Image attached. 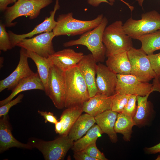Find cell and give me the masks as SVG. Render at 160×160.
Masks as SVG:
<instances>
[{
  "mask_svg": "<svg viewBox=\"0 0 160 160\" xmlns=\"http://www.w3.org/2000/svg\"><path fill=\"white\" fill-rule=\"evenodd\" d=\"M65 107L82 106L90 97L87 86L78 67L65 72Z\"/></svg>",
  "mask_w": 160,
  "mask_h": 160,
  "instance_id": "cell-1",
  "label": "cell"
},
{
  "mask_svg": "<svg viewBox=\"0 0 160 160\" xmlns=\"http://www.w3.org/2000/svg\"><path fill=\"white\" fill-rule=\"evenodd\" d=\"M123 25L121 20H117L105 27L103 36L105 57L128 52L133 47L132 39L125 32Z\"/></svg>",
  "mask_w": 160,
  "mask_h": 160,
  "instance_id": "cell-2",
  "label": "cell"
},
{
  "mask_svg": "<svg viewBox=\"0 0 160 160\" xmlns=\"http://www.w3.org/2000/svg\"><path fill=\"white\" fill-rule=\"evenodd\" d=\"M108 20L104 17L100 23L96 27L82 34L78 39L66 42L63 44L65 47L82 45L87 47L97 62H102L105 57V48L103 42L104 31Z\"/></svg>",
  "mask_w": 160,
  "mask_h": 160,
  "instance_id": "cell-3",
  "label": "cell"
},
{
  "mask_svg": "<svg viewBox=\"0 0 160 160\" xmlns=\"http://www.w3.org/2000/svg\"><path fill=\"white\" fill-rule=\"evenodd\" d=\"M104 17L100 14L93 20H84L74 18L72 12L61 14L57 18L52 31L55 36L82 34L99 25Z\"/></svg>",
  "mask_w": 160,
  "mask_h": 160,
  "instance_id": "cell-4",
  "label": "cell"
},
{
  "mask_svg": "<svg viewBox=\"0 0 160 160\" xmlns=\"http://www.w3.org/2000/svg\"><path fill=\"white\" fill-rule=\"evenodd\" d=\"M74 141L68 135H61L50 141H45L36 138H30L27 143L38 149L46 160H63Z\"/></svg>",
  "mask_w": 160,
  "mask_h": 160,
  "instance_id": "cell-5",
  "label": "cell"
},
{
  "mask_svg": "<svg viewBox=\"0 0 160 160\" xmlns=\"http://www.w3.org/2000/svg\"><path fill=\"white\" fill-rule=\"evenodd\" d=\"M126 33L131 38L137 39L143 35L160 30V14L153 10L141 14L139 20L129 18L123 25Z\"/></svg>",
  "mask_w": 160,
  "mask_h": 160,
  "instance_id": "cell-6",
  "label": "cell"
},
{
  "mask_svg": "<svg viewBox=\"0 0 160 160\" xmlns=\"http://www.w3.org/2000/svg\"><path fill=\"white\" fill-rule=\"evenodd\" d=\"M52 2V0H17L5 10V24L8 27L14 26L17 23H12V22L22 16H28L31 20L34 19L39 15L41 9Z\"/></svg>",
  "mask_w": 160,
  "mask_h": 160,
  "instance_id": "cell-7",
  "label": "cell"
},
{
  "mask_svg": "<svg viewBox=\"0 0 160 160\" xmlns=\"http://www.w3.org/2000/svg\"><path fill=\"white\" fill-rule=\"evenodd\" d=\"M127 53L131 65V74L145 82L156 77L148 55L141 49L133 47Z\"/></svg>",
  "mask_w": 160,
  "mask_h": 160,
  "instance_id": "cell-8",
  "label": "cell"
},
{
  "mask_svg": "<svg viewBox=\"0 0 160 160\" xmlns=\"http://www.w3.org/2000/svg\"><path fill=\"white\" fill-rule=\"evenodd\" d=\"M48 92L46 95L58 109L65 107V72L52 65L49 74Z\"/></svg>",
  "mask_w": 160,
  "mask_h": 160,
  "instance_id": "cell-9",
  "label": "cell"
},
{
  "mask_svg": "<svg viewBox=\"0 0 160 160\" xmlns=\"http://www.w3.org/2000/svg\"><path fill=\"white\" fill-rule=\"evenodd\" d=\"M117 76L115 93L144 96L153 92L152 84L141 81L131 74Z\"/></svg>",
  "mask_w": 160,
  "mask_h": 160,
  "instance_id": "cell-10",
  "label": "cell"
},
{
  "mask_svg": "<svg viewBox=\"0 0 160 160\" xmlns=\"http://www.w3.org/2000/svg\"><path fill=\"white\" fill-rule=\"evenodd\" d=\"M55 36L52 31L44 32L29 39H24L17 46L48 58L55 51L52 40Z\"/></svg>",
  "mask_w": 160,
  "mask_h": 160,
  "instance_id": "cell-11",
  "label": "cell"
},
{
  "mask_svg": "<svg viewBox=\"0 0 160 160\" xmlns=\"http://www.w3.org/2000/svg\"><path fill=\"white\" fill-rule=\"evenodd\" d=\"M20 59L15 70L8 76L0 81V92L7 89L12 90L23 79L34 74L29 66L27 50L21 48Z\"/></svg>",
  "mask_w": 160,
  "mask_h": 160,
  "instance_id": "cell-12",
  "label": "cell"
},
{
  "mask_svg": "<svg viewBox=\"0 0 160 160\" xmlns=\"http://www.w3.org/2000/svg\"><path fill=\"white\" fill-rule=\"evenodd\" d=\"M117 81V74L107 65L99 62L97 64L96 84L98 93L108 97L115 94Z\"/></svg>",
  "mask_w": 160,
  "mask_h": 160,
  "instance_id": "cell-13",
  "label": "cell"
},
{
  "mask_svg": "<svg viewBox=\"0 0 160 160\" xmlns=\"http://www.w3.org/2000/svg\"><path fill=\"white\" fill-rule=\"evenodd\" d=\"M60 6L59 0H56L53 10L50 12V16L46 17L44 20L36 26L31 31L25 34H17L9 31V35L12 48L16 46L17 44L24 39L32 37L36 34L42 32L52 31L55 27L57 21L55 20V15L57 11L59 9Z\"/></svg>",
  "mask_w": 160,
  "mask_h": 160,
  "instance_id": "cell-14",
  "label": "cell"
},
{
  "mask_svg": "<svg viewBox=\"0 0 160 160\" xmlns=\"http://www.w3.org/2000/svg\"><path fill=\"white\" fill-rule=\"evenodd\" d=\"M97 63L91 54L84 55L77 65L87 86L90 97L98 92L96 84Z\"/></svg>",
  "mask_w": 160,
  "mask_h": 160,
  "instance_id": "cell-15",
  "label": "cell"
},
{
  "mask_svg": "<svg viewBox=\"0 0 160 160\" xmlns=\"http://www.w3.org/2000/svg\"><path fill=\"white\" fill-rule=\"evenodd\" d=\"M84 55L82 52L67 48L55 52L48 58L53 65L65 72L77 66Z\"/></svg>",
  "mask_w": 160,
  "mask_h": 160,
  "instance_id": "cell-16",
  "label": "cell"
},
{
  "mask_svg": "<svg viewBox=\"0 0 160 160\" xmlns=\"http://www.w3.org/2000/svg\"><path fill=\"white\" fill-rule=\"evenodd\" d=\"M13 147L30 150L33 148L30 144L22 143L13 137L7 114L0 117V152L2 153Z\"/></svg>",
  "mask_w": 160,
  "mask_h": 160,
  "instance_id": "cell-17",
  "label": "cell"
},
{
  "mask_svg": "<svg viewBox=\"0 0 160 160\" xmlns=\"http://www.w3.org/2000/svg\"><path fill=\"white\" fill-rule=\"evenodd\" d=\"M150 93L142 96L137 95V110L133 119L135 126H145L153 119L155 115L153 107L148 100Z\"/></svg>",
  "mask_w": 160,
  "mask_h": 160,
  "instance_id": "cell-18",
  "label": "cell"
},
{
  "mask_svg": "<svg viewBox=\"0 0 160 160\" xmlns=\"http://www.w3.org/2000/svg\"><path fill=\"white\" fill-rule=\"evenodd\" d=\"M38 89L45 91V88L38 73L21 80L12 90V93L5 99L0 101V106L3 105L12 100L17 95L23 91Z\"/></svg>",
  "mask_w": 160,
  "mask_h": 160,
  "instance_id": "cell-19",
  "label": "cell"
},
{
  "mask_svg": "<svg viewBox=\"0 0 160 160\" xmlns=\"http://www.w3.org/2000/svg\"><path fill=\"white\" fill-rule=\"evenodd\" d=\"M112 96L97 93L84 103L83 112L95 117L106 110L111 109Z\"/></svg>",
  "mask_w": 160,
  "mask_h": 160,
  "instance_id": "cell-20",
  "label": "cell"
},
{
  "mask_svg": "<svg viewBox=\"0 0 160 160\" xmlns=\"http://www.w3.org/2000/svg\"><path fill=\"white\" fill-rule=\"evenodd\" d=\"M118 113L111 110H106L95 117L96 123L103 133L107 134L111 141L116 143L118 141L114 125Z\"/></svg>",
  "mask_w": 160,
  "mask_h": 160,
  "instance_id": "cell-21",
  "label": "cell"
},
{
  "mask_svg": "<svg viewBox=\"0 0 160 160\" xmlns=\"http://www.w3.org/2000/svg\"><path fill=\"white\" fill-rule=\"evenodd\" d=\"M127 52L120 53L108 57L107 66L116 74H131V67Z\"/></svg>",
  "mask_w": 160,
  "mask_h": 160,
  "instance_id": "cell-22",
  "label": "cell"
},
{
  "mask_svg": "<svg viewBox=\"0 0 160 160\" xmlns=\"http://www.w3.org/2000/svg\"><path fill=\"white\" fill-rule=\"evenodd\" d=\"M95 117L86 113L81 114L71 129L68 135L73 141L81 137L95 124Z\"/></svg>",
  "mask_w": 160,
  "mask_h": 160,
  "instance_id": "cell-23",
  "label": "cell"
},
{
  "mask_svg": "<svg viewBox=\"0 0 160 160\" xmlns=\"http://www.w3.org/2000/svg\"><path fill=\"white\" fill-rule=\"evenodd\" d=\"M27 52L28 58L31 59L36 65L38 73L44 86L46 95L48 90L50 71L52 65L48 58L41 56L31 51L27 50Z\"/></svg>",
  "mask_w": 160,
  "mask_h": 160,
  "instance_id": "cell-24",
  "label": "cell"
},
{
  "mask_svg": "<svg viewBox=\"0 0 160 160\" xmlns=\"http://www.w3.org/2000/svg\"><path fill=\"white\" fill-rule=\"evenodd\" d=\"M83 112L82 106L67 108L62 112L60 119L63 131L61 135H68L71 127Z\"/></svg>",
  "mask_w": 160,
  "mask_h": 160,
  "instance_id": "cell-25",
  "label": "cell"
},
{
  "mask_svg": "<svg viewBox=\"0 0 160 160\" xmlns=\"http://www.w3.org/2000/svg\"><path fill=\"white\" fill-rule=\"evenodd\" d=\"M103 133L100 127L97 124H94L85 135L74 142L72 149L73 151L84 150L92 143L96 141L97 138Z\"/></svg>",
  "mask_w": 160,
  "mask_h": 160,
  "instance_id": "cell-26",
  "label": "cell"
},
{
  "mask_svg": "<svg viewBox=\"0 0 160 160\" xmlns=\"http://www.w3.org/2000/svg\"><path fill=\"white\" fill-rule=\"evenodd\" d=\"M135 126L133 119L121 113H118L114 129L116 133L123 135L124 140L129 141L132 132V128Z\"/></svg>",
  "mask_w": 160,
  "mask_h": 160,
  "instance_id": "cell-27",
  "label": "cell"
},
{
  "mask_svg": "<svg viewBox=\"0 0 160 160\" xmlns=\"http://www.w3.org/2000/svg\"><path fill=\"white\" fill-rule=\"evenodd\" d=\"M141 43V49L148 55L160 50V30L138 38Z\"/></svg>",
  "mask_w": 160,
  "mask_h": 160,
  "instance_id": "cell-28",
  "label": "cell"
},
{
  "mask_svg": "<svg viewBox=\"0 0 160 160\" xmlns=\"http://www.w3.org/2000/svg\"><path fill=\"white\" fill-rule=\"evenodd\" d=\"M130 95L116 93L112 96L111 110L121 113L126 105Z\"/></svg>",
  "mask_w": 160,
  "mask_h": 160,
  "instance_id": "cell-29",
  "label": "cell"
},
{
  "mask_svg": "<svg viewBox=\"0 0 160 160\" xmlns=\"http://www.w3.org/2000/svg\"><path fill=\"white\" fill-rule=\"evenodd\" d=\"M5 24H0V49L6 52L12 49L9 35L6 30Z\"/></svg>",
  "mask_w": 160,
  "mask_h": 160,
  "instance_id": "cell-30",
  "label": "cell"
},
{
  "mask_svg": "<svg viewBox=\"0 0 160 160\" xmlns=\"http://www.w3.org/2000/svg\"><path fill=\"white\" fill-rule=\"evenodd\" d=\"M136 95H130L127 103L121 113L133 119L136 113L137 108Z\"/></svg>",
  "mask_w": 160,
  "mask_h": 160,
  "instance_id": "cell-31",
  "label": "cell"
},
{
  "mask_svg": "<svg viewBox=\"0 0 160 160\" xmlns=\"http://www.w3.org/2000/svg\"><path fill=\"white\" fill-rule=\"evenodd\" d=\"M96 142L95 141L88 146L84 150L82 151L89 156L97 160H107L104 154L97 148Z\"/></svg>",
  "mask_w": 160,
  "mask_h": 160,
  "instance_id": "cell-32",
  "label": "cell"
},
{
  "mask_svg": "<svg viewBox=\"0 0 160 160\" xmlns=\"http://www.w3.org/2000/svg\"><path fill=\"white\" fill-rule=\"evenodd\" d=\"M23 97V94H20L15 99L12 100L5 104L1 106L0 107V117L8 114L9 110L11 108L17 103H20L22 101V100Z\"/></svg>",
  "mask_w": 160,
  "mask_h": 160,
  "instance_id": "cell-33",
  "label": "cell"
},
{
  "mask_svg": "<svg viewBox=\"0 0 160 160\" xmlns=\"http://www.w3.org/2000/svg\"><path fill=\"white\" fill-rule=\"evenodd\" d=\"M156 77L160 76V52L148 55Z\"/></svg>",
  "mask_w": 160,
  "mask_h": 160,
  "instance_id": "cell-34",
  "label": "cell"
},
{
  "mask_svg": "<svg viewBox=\"0 0 160 160\" xmlns=\"http://www.w3.org/2000/svg\"><path fill=\"white\" fill-rule=\"evenodd\" d=\"M125 4L129 9L131 12L134 10V7L130 5L128 3L124 0H119ZM87 3L91 5L97 7L102 2H105L111 6H112L115 2V0H87Z\"/></svg>",
  "mask_w": 160,
  "mask_h": 160,
  "instance_id": "cell-35",
  "label": "cell"
},
{
  "mask_svg": "<svg viewBox=\"0 0 160 160\" xmlns=\"http://www.w3.org/2000/svg\"><path fill=\"white\" fill-rule=\"evenodd\" d=\"M38 112L44 119L45 123L48 122L55 124L58 121L56 117L54 115L53 113L51 112L38 110Z\"/></svg>",
  "mask_w": 160,
  "mask_h": 160,
  "instance_id": "cell-36",
  "label": "cell"
},
{
  "mask_svg": "<svg viewBox=\"0 0 160 160\" xmlns=\"http://www.w3.org/2000/svg\"><path fill=\"white\" fill-rule=\"evenodd\" d=\"M73 157L76 160H97L96 159L92 157L83 151H73Z\"/></svg>",
  "mask_w": 160,
  "mask_h": 160,
  "instance_id": "cell-37",
  "label": "cell"
},
{
  "mask_svg": "<svg viewBox=\"0 0 160 160\" xmlns=\"http://www.w3.org/2000/svg\"><path fill=\"white\" fill-rule=\"evenodd\" d=\"M145 150L147 154H149L160 153V142L153 146L145 148Z\"/></svg>",
  "mask_w": 160,
  "mask_h": 160,
  "instance_id": "cell-38",
  "label": "cell"
},
{
  "mask_svg": "<svg viewBox=\"0 0 160 160\" xmlns=\"http://www.w3.org/2000/svg\"><path fill=\"white\" fill-rule=\"evenodd\" d=\"M18 0H0V10L1 11H5L9 4L15 3Z\"/></svg>",
  "mask_w": 160,
  "mask_h": 160,
  "instance_id": "cell-39",
  "label": "cell"
},
{
  "mask_svg": "<svg viewBox=\"0 0 160 160\" xmlns=\"http://www.w3.org/2000/svg\"><path fill=\"white\" fill-rule=\"evenodd\" d=\"M152 84L153 91H158L160 93V83L158 77L153 79Z\"/></svg>",
  "mask_w": 160,
  "mask_h": 160,
  "instance_id": "cell-40",
  "label": "cell"
},
{
  "mask_svg": "<svg viewBox=\"0 0 160 160\" xmlns=\"http://www.w3.org/2000/svg\"><path fill=\"white\" fill-rule=\"evenodd\" d=\"M55 130L57 133L60 135L63 131V127L60 121H58L55 124Z\"/></svg>",
  "mask_w": 160,
  "mask_h": 160,
  "instance_id": "cell-41",
  "label": "cell"
},
{
  "mask_svg": "<svg viewBox=\"0 0 160 160\" xmlns=\"http://www.w3.org/2000/svg\"><path fill=\"white\" fill-rule=\"evenodd\" d=\"M145 0H136L137 1L139 5L143 9V3Z\"/></svg>",
  "mask_w": 160,
  "mask_h": 160,
  "instance_id": "cell-42",
  "label": "cell"
},
{
  "mask_svg": "<svg viewBox=\"0 0 160 160\" xmlns=\"http://www.w3.org/2000/svg\"><path fill=\"white\" fill-rule=\"evenodd\" d=\"M156 160H160V155H158L156 159Z\"/></svg>",
  "mask_w": 160,
  "mask_h": 160,
  "instance_id": "cell-43",
  "label": "cell"
},
{
  "mask_svg": "<svg viewBox=\"0 0 160 160\" xmlns=\"http://www.w3.org/2000/svg\"><path fill=\"white\" fill-rule=\"evenodd\" d=\"M158 79H159V81L160 83V76H159V77H158Z\"/></svg>",
  "mask_w": 160,
  "mask_h": 160,
  "instance_id": "cell-44",
  "label": "cell"
},
{
  "mask_svg": "<svg viewBox=\"0 0 160 160\" xmlns=\"http://www.w3.org/2000/svg\"><path fill=\"white\" fill-rule=\"evenodd\" d=\"M23 0H18V1H23Z\"/></svg>",
  "mask_w": 160,
  "mask_h": 160,
  "instance_id": "cell-45",
  "label": "cell"
}]
</instances>
